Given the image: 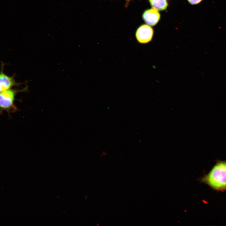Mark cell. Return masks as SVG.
Segmentation results:
<instances>
[{
    "mask_svg": "<svg viewBox=\"0 0 226 226\" xmlns=\"http://www.w3.org/2000/svg\"><path fill=\"white\" fill-rule=\"evenodd\" d=\"M152 8L158 10H165L168 4L167 0H149Z\"/></svg>",
    "mask_w": 226,
    "mask_h": 226,
    "instance_id": "6",
    "label": "cell"
},
{
    "mask_svg": "<svg viewBox=\"0 0 226 226\" xmlns=\"http://www.w3.org/2000/svg\"><path fill=\"white\" fill-rule=\"evenodd\" d=\"M126 0V1H130V0Z\"/></svg>",
    "mask_w": 226,
    "mask_h": 226,
    "instance_id": "9",
    "label": "cell"
},
{
    "mask_svg": "<svg viewBox=\"0 0 226 226\" xmlns=\"http://www.w3.org/2000/svg\"><path fill=\"white\" fill-rule=\"evenodd\" d=\"M4 65L3 63H2L0 71V92L23 84L16 82L14 75L10 76L5 73L3 71Z\"/></svg>",
    "mask_w": 226,
    "mask_h": 226,
    "instance_id": "3",
    "label": "cell"
},
{
    "mask_svg": "<svg viewBox=\"0 0 226 226\" xmlns=\"http://www.w3.org/2000/svg\"><path fill=\"white\" fill-rule=\"evenodd\" d=\"M28 89L26 86L21 89L11 88L0 92V115L3 111L9 114L17 111L14 104L15 97L18 93L27 91Z\"/></svg>",
    "mask_w": 226,
    "mask_h": 226,
    "instance_id": "2",
    "label": "cell"
},
{
    "mask_svg": "<svg viewBox=\"0 0 226 226\" xmlns=\"http://www.w3.org/2000/svg\"><path fill=\"white\" fill-rule=\"evenodd\" d=\"M143 18L147 24L151 26H154L159 21L160 14L157 10L152 8L144 12Z\"/></svg>",
    "mask_w": 226,
    "mask_h": 226,
    "instance_id": "5",
    "label": "cell"
},
{
    "mask_svg": "<svg viewBox=\"0 0 226 226\" xmlns=\"http://www.w3.org/2000/svg\"><path fill=\"white\" fill-rule=\"evenodd\" d=\"M56 197H57V198H58L59 196H56Z\"/></svg>",
    "mask_w": 226,
    "mask_h": 226,
    "instance_id": "8",
    "label": "cell"
},
{
    "mask_svg": "<svg viewBox=\"0 0 226 226\" xmlns=\"http://www.w3.org/2000/svg\"><path fill=\"white\" fill-rule=\"evenodd\" d=\"M191 4H195L200 3L202 0H187Z\"/></svg>",
    "mask_w": 226,
    "mask_h": 226,
    "instance_id": "7",
    "label": "cell"
},
{
    "mask_svg": "<svg viewBox=\"0 0 226 226\" xmlns=\"http://www.w3.org/2000/svg\"><path fill=\"white\" fill-rule=\"evenodd\" d=\"M153 35V30L149 25L144 24L137 30L136 36L138 41L141 43H146L150 41Z\"/></svg>",
    "mask_w": 226,
    "mask_h": 226,
    "instance_id": "4",
    "label": "cell"
},
{
    "mask_svg": "<svg viewBox=\"0 0 226 226\" xmlns=\"http://www.w3.org/2000/svg\"><path fill=\"white\" fill-rule=\"evenodd\" d=\"M199 180L216 191H226V160L217 161L209 173Z\"/></svg>",
    "mask_w": 226,
    "mask_h": 226,
    "instance_id": "1",
    "label": "cell"
}]
</instances>
